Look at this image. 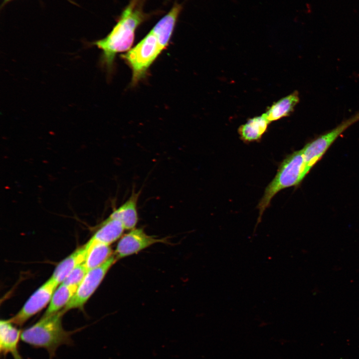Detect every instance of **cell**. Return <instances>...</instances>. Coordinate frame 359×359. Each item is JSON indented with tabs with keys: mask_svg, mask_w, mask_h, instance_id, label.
I'll list each match as a JSON object with an SVG mask.
<instances>
[{
	"mask_svg": "<svg viewBox=\"0 0 359 359\" xmlns=\"http://www.w3.org/2000/svg\"><path fill=\"white\" fill-rule=\"evenodd\" d=\"M65 312L63 308L53 314L43 316L36 323L21 332L20 340L33 348L45 349L49 359H52L60 346L73 344L71 337L75 331H66L62 325V318Z\"/></svg>",
	"mask_w": 359,
	"mask_h": 359,
	"instance_id": "cell-3",
	"label": "cell"
},
{
	"mask_svg": "<svg viewBox=\"0 0 359 359\" xmlns=\"http://www.w3.org/2000/svg\"><path fill=\"white\" fill-rule=\"evenodd\" d=\"M114 254L98 267L88 271L77 291L64 309L66 312L73 309H82L90 296L100 284L106 274L117 261Z\"/></svg>",
	"mask_w": 359,
	"mask_h": 359,
	"instance_id": "cell-6",
	"label": "cell"
},
{
	"mask_svg": "<svg viewBox=\"0 0 359 359\" xmlns=\"http://www.w3.org/2000/svg\"><path fill=\"white\" fill-rule=\"evenodd\" d=\"M140 192L132 191L131 196L121 205L115 209L109 217L120 221L125 230L135 228L138 221L137 203Z\"/></svg>",
	"mask_w": 359,
	"mask_h": 359,
	"instance_id": "cell-10",
	"label": "cell"
},
{
	"mask_svg": "<svg viewBox=\"0 0 359 359\" xmlns=\"http://www.w3.org/2000/svg\"><path fill=\"white\" fill-rule=\"evenodd\" d=\"M145 1L131 0L110 32L94 43L101 50L102 62L108 69L112 67L117 54L131 49L137 29L147 17L144 11Z\"/></svg>",
	"mask_w": 359,
	"mask_h": 359,
	"instance_id": "cell-2",
	"label": "cell"
},
{
	"mask_svg": "<svg viewBox=\"0 0 359 359\" xmlns=\"http://www.w3.org/2000/svg\"><path fill=\"white\" fill-rule=\"evenodd\" d=\"M78 287L77 285L62 283L53 293L49 305L43 316L53 314L62 309L64 306L65 307L76 293Z\"/></svg>",
	"mask_w": 359,
	"mask_h": 359,
	"instance_id": "cell-16",
	"label": "cell"
},
{
	"mask_svg": "<svg viewBox=\"0 0 359 359\" xmlns=\"http://www.w3.org/2000/svg\"><path fill=\"white\" fill-rule=\"evenodd\" d=\"M57 286L50 278L32 294L19 311L9 319L10 321L14 325H23L50 301Z\"/></svg>",
	"mask_w": 359,
	"mask_h": 359,
	"instance_id": "cell-7",
	"label": "cell"
},
{
	"mask_svg": "<svg viewBox=\"0 0 359 359\" xmlns=\"http://www.w3.org/2000/svg\"><path fill=\"white\" fill-rule=\"evenodd\" d=\"M86 245L87 251L84 264L88 271L101 265L113 255L109 245L90 239Z\"/></svg>",
	"mask_w": 359,
	"mask_h": 359,
	"instance_id": "cell-15",
	"label": "cell"
},
{
	"mask_svg": "<svg viewBox=\"0 0 359 359\" xmlns=\"http://www.w3.org/2000/svg\"><path fill=\"white\" fill-rule=\"evenodd\" d=\"M9 0H5V1H8Z\"/></svg>",
	"mask_w": 359,
	"mask_h": 359,
	"instance_id": "cell-18",
	"label": "cell"
},
{
	"mask_svg": "<svg viewBox=\"0 0 359 359\" xmlns=\"http://www.w3.org/2000/svg\"><path fill=\"white\" fill-rule=\"evenodd\" d=\"M181 8L180 4H175L139 43L122 55L132 70L133 84L145 77L151 65L167 47Z\"/></svg>",
	"mask_w": 359,
	"mask_h": 359,
	"instance_id": "cell-1",
	"label": "cell"
},
{
	"mask_svg": "<svg viewBox=\"0 0 359 359\" xmlns=\"http://www.w3.org/2000/svg\"><path fill=\"white\" fill-rule=\"evenodd\" d=\"M359 121V111L343 121L331 131L325 133L307 143L303 148L306 172L322 158L337 138L349 127Z\"/></svg>",
	"mask_w": 359,
	"mask_h": 359,
	"instance_id": "cell-5",
	"label": "cell"
},
{
	"mask_svg": "<svg viewBox=\"0 0 359 359\" xmlns=\"http://www.w3.org/2000/svg\"><path fill=\"white\" fill-rule=\"evenodd\" d=\"M299 92L295 91L268 107L263 115L271 123L289 116L299 102Z\"/></svg>",
	"mask_w": 359,
	"mask_h": 359,
	"instance_id": "cell-12",
	"label": "cell"
},
{
	"mask_svg": "<svg viewBox=\"0 0 359 359\" xmlns=\"http://www.w3.org/2000/svg\"><path fill=\"white\" fill-rule=\"evenodd\" d=\"M307 174L303 149L288 155L280 165L275 178L266 187L257 206L259 210L258 223L272 199L279 191L298 185Z\"/></svg>",
	"mask_w": 359,
	"mask_h": 359,
	"instance_id": "cell-4",
	"label": "cell"
},
{
	"mask_svg": "<svg viewBox=\"0 0 359 359\" xmlns=\"http://www.w3.org/2000/svg\"><path fill=\"white\" fill-rule=\"evenodd\" d=\"M157 243H167V240L147 234L143 228H134L121 238L114 253L118 260L137 254Z\"/></svg>",
	"mask_w": 359,
	"mask_h": 359,
	"instance_id": "cell-8",
	"label": "cell"
},
{
	"mask_svg": "<svg viewBox=\"0 0 359 359\" xmlns=\"http://www.w3.org/2000/svg\"><path fill=\"white\" fill-rule=\"evenodd\" d=\"M21 332L10 320H1L0 322V353L5 357L10 354L13 359H23L19 353L18 343Z\"/></svg>",
	"mask_w": 359,
	"mask_h": 359,
	"instance_id": "cell-9",
	"label": "cell"
},
{
	"mask_svg": "<svg viewBox=\"0 0 359 359\" xmlns=\"http://www.w3.org/2000/svg\"><path fill=\"white\" fill-rule=\"evenodd\" d=\"M88 270L84 263L77 266L67 276L62 283L66 285L79 286L83 280Z\"/></svg>",
	"mask_w": 359,
	"mask_h": 359,
	"instance_id": "cell-17",
	"label": "cell"
},
{
	"mask_svg": "<svg viewBox=\"0 0 359 359\" xmlns=\"http://www.w3.org/2000/svg\"><path fill=\"white\" fill-rule=\"evenodd\" d=\"M87 251L86 244L78 248L57 265L50 278L57 285L62 283L73 270L84 263Z\"/></svg>",
	"mask_w": 359,
	"mask_h": 359,
	"instance_id": "cell-11",
	"label": "cell"
},
{
	"mask_svg": "<svg viewBox=\"0 0 359 359\" xmlns=\"http://www.w3.org/2000/svg\"><path fill=\"white\" fill-rule=\"evenodd\" d=\"M269 123L263 115L249 119L238 129L240 138L247 143L260 140Z\"/></svg>",
	"mask_w": 359,
	"mask_h": 359,
	"instance_id": "cell-14",
	"label": "cell"
},
{
	"mask_svg": "<svg viewBox=\"0 0 359 359\" xmlns=\"http://www.w3.org/2000/svg\"><path fill=\"white\" fill-rule=\"evenodd\" d=\"M124 230L120 221L108 216L100 224L90 240L110 245L122 237Z\"/></svg>",
	"mask_w": 359,
	"mask_h": 359,
	"instance_id": "cell-13",
	"label": "cell"
}]
</instances>
